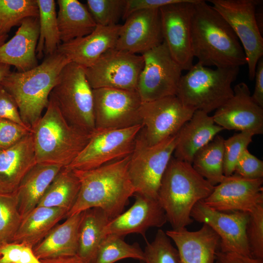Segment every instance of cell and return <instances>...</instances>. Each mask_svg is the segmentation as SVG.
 <instances>
[{
	"label": "cell",
	"instance_id": "6da1fadb",
	"mask_svg": "<svg viewBox=\"0 0 263 263\" xmlns=\"http://www.w3.org/2000/svg\"><path fill=\"white\" fill-rule=\"evenodd\" d=\"M193 56L201 65L216 68L246 64L237 37L223 17L204 0L194 3L191 19Z\"/></svg>",
	"mask_w": 263,
	"mask_h": 263
},
{
	"label": "cell",
	"instance_id": "7a4b0ae2",
	"mask_svg": "<svg viewBox=\"0 0 263 263\" xmlns=\"http://www.w3.org/2000/svg\"><path fill=\"white\" fill-rule=\"evenodd\" d=\"M130 155L94 169L72 170L80 189L66 218L93 207L102 209L110 219L122 213L135 194L128 173Z\"/></svg>",
	"mask_w": 263,
	"mask_h": 263
},
{
	"label": "cell",
	"instance_id": "3957f363",
	"mask_svg": "<svg viewBox=\"0 0 263 263\" xmlns=\"http://www.w3.org/2000/svg\"><path fill=\"white\" fill-rule=\"evenodd\" d=\"M70 62L56 51L32 69L10 72L1 83L16 101L22 121L27 127L31 129L41 117L60 72Z\"/></svg>",
	"mask_w": 263,
	"mask_h": 263
},
{
	"label": "cell",
	"instance_id": "277c9868",
	"mask_svg": "<svg viewBox=\"0 0 263 263\" xmlns=\"http://www.w3.org/2000/svg\"><path fill=\"white\" fill-rule=\"evenodd\" d=\"M214 188L191 164L172 157L162 177L157 200L172 229L186 228L191 224L194 206L207 198Z\"/></svg>",
	"mask_w": 263,
	"mask_h": 263
},
{
	"label": "cell",
	"instance_id": "5b68a950",
	"mask_svg": "<svg viewBox=\"0 0 263 263\" xmlns=\"http://www.w3.org/2000/svg\"><path fill=\"white\" fill-rule=\"evenodd\" d=\"M31 129L37 163L62 168L76 158L92 133L69 123L50 96L45 113Z\"/></svg>",
	"mask_w": 263,
	"mask_h": 263
},
{
	"label": "cell",
	"instance_id": "8992f818",
	"mask_svg": "<svg viewBox=\"0 0 263 263\" xmlns=\"http://www.w3.org/2000/svg\"><path fill=\"white\" fill-rule=\"evenodd\" d=\"M240 67L211 69L197 63L182 75L176 96L186 107L209 113L233 95L232 83Z\"/></svg>",
	"mask_w": 263,
	"mask_h": 263
},
{
	"label": "cell",
	"instance_id": "52a82bcc",
	"mask_svg": "<svg viewBox=\"0 0 263 263\" xmlns=\"http://www.w3.org/2000/svg\"><path fill=\"white\" fill-rule=\"evenodd\" d=\"M72 125L86 132L95 130L93 89L85 68L70 62L60 72L50 96Z\"/></svg>",
	"mask_w": 263,
	"mask_h": 263
},
{
	"label": "cell",
	"instance_id": "ba28073f",
	"mask_svg": "<svg viewBox=\"0 0 263 263\" xmlns=\"http://www.w3.org/2000/svg\"><path fill=\"white\" fill-rule=\"evenodd\" d=\"M176 141L177 133L159 144L149 146L138 134L128 165L135 194L157 199L161 182Z\"/></svg>",
	"mask_w": 263,
	"mask_h": 263
},
{
	"label": "cell",
	"instance_id": "9c48e42d",
	"mask_svg": "<svg viewBox=\"0 0 263 263\" xmlns=\"http://www.w3.org/2000/svg\"><path fill=\"white\" fill-rule=\"evenodd\" d=\"M213 8L226 21L244 51L248 76L254 78L259 60L263 56V38L257 25L255 12L261 0H210Z\"/></svg>",
	"mask_w": 263,
	"mask_h": 263
},
{
	"label": "cell",
	"instance_id": "30bf717a",
	"mask_svg": "<svg viewBox=\"0 0 263 263\" xmlns=\"http://www.w3.org/2000/svg\"><path fill=\"white\" fill-rule=\"evenodd\" d=\"M142 125L120 129H95L87 144L67 167L70 170L94 169L130 155Z\"/></svg>",
	"mask_w": 263,
	"mask_h": 263
},
{
	"label": "cell",
	"instance_id": "8fae6325",
	"mask_svg": "<svg viewBox=\"0 0 263 263\" xmlns=\"http://www.w3.org/2000/svg\"><path fill=\"white\" fill-rule=\"evenodd\" d=\"M144 66L136 91L142 102L176 95L182 70L164 42L141 54Z\"/></svg>",
	"mask_w": 263,
	"mask_h": 263
},
{
	"label": "cell",
	"instance_id": "7c38bea8",
	"mask_svg": "<svg viewBox=\"0 0 263 263\" xmlns=\"http://www.w3.org/2000/svg\"><path fill=\"white\" fill-rule=\"evenodd\" d=\"M144 66L142 55L111 49L92 66L85 68L93 89L112 88L136 91Z\"/></svg>",
	"mask_w": 263,
	"mask_h": 263
},
{
	"label": "cell",
	"instance_id": "4fadbf2b",
	"mask_svg": "<svg viewBox=\"0 0 263 263\" xmlns=\"http://www.w3.org/2000/svg\"><path fill=\"white\" fill-rule=\"evenodd\" d=\"M194 111L184 106L176 95L142 102L139 135L149 146L159 144L175 135Z\"/></svg>",
	"mask_w": 263,
	"mask_h": 263
},
{
	"label": "cell",
	"instance_id": "5bb4252c",
	"mask_svg": "<svg viewBox=\"0 0 263 263\" xmlns=\"http://www.w3.org/2000/svg\"><path fill=\"white\" fill-rule=\"evenodd\" d=\"M95 129H120L141 125L142 101L136 91L93 89Z\"/></svg>",
	"mask_w": 263,
	"mask_h": 263
},
{
	"label": "cell",
	"instance_id": "9a60e30c",
	"mask_svg": "<svg viewBox=\"0 0 263 263\" xmlns=\"http://www.w3.org/2000/svg\"><path fill=\"white\" fill-rule=\"evenodd\" d=\"M197 0H182L159 9L163 42L183 71L193 66L191 19Z\"/></svg>",
	"mask_w": 263,
	"mask_h": 263
},
{
	"label": "cell",
	"instance_id": "2e32d148",
	"mask_svg": "<svg viewBox=\"0 0 263 263\" xmlns=\"http://www.w3.org/2000/svg\"><path fill=\"white\" fill-rule=\"evenodd\" d=\"M190 216L207 225L217 234L220 238V251L252 257L246 234L249 213L220 211L200 201L194 206Z\"/></svg>",
	"mask_w": 263,
	"mask_h": 263
},
{
	"label": "cell",
	"instance_id": "e0dca14e",
	"mask_svg": "<svg viewBox=\"0 0 263 263\" xmlns=\"http://www.w3.org/2000/svg\"><path fill=\"white\" fill-rule=\"evenodd\" d=\"M263 178L247 179L235 173L225 176L203 201L220 211L250 213L263 204Z\"/></svg>",
	"mask_w": 263,
	"mask_h": 263
},
{
	"label": "cell",
	"instance_id": "ac0fdd59",
	"mask_svg": "<svg viewBox=\"0 0 263 263\" xmlns=\"http://www.w3.org/2000/svg\"><path fill=\"white\" fill-rule=\"evenodd\" d=\"M233 92V96L215 111L214 122L224 129L262 134L263 108L253 99L245 83L236 84Z\"/></svg>",
	"mask_w": 263,
	"mask_h": 263
},
{
	"label": "cell",
	"instance_id": "d6986e66",
	"mask_svg": "<svg viewBox=\"0 0 263 263\" xmlns=\"http://www.w3.org/2000/svg\"><path fill=\"white\" fill-rule=\"evenodd\" d=\"M163 42L159 9L131 14L121 25L114 48L141 54Z\"/></svg>",
	"mask_w": 263,
	"mask_h": 263
},
{
	"label": "cell",
	"instance_id": "ffe728a7",
	"mask_svg": "<svg viewBox=\"0 0 263 263\" xmlns=\"http://www.w3.org/2000/svg\"><path fill=\"white\" fill-rule=\"evenodd\" d=\"M135 200L127 210L111 219L105 226L104 236L120 237L132 233L145 237L150 227H160L167 222L165 212L157 199L134 194Z\"/></svg>",
	"mask_w": 263,
	"mask_h": 263
},
{
	"label": "cell",
	"instance_id": "44dd1931",
	"mask_svg": "<svg viewBox=\"0 0 263 263\" xmlns=\"http://www.w3.org/2000/svg\"><path fill=\"white\" fill-rule=\"evenodd\" d=\"M121 25H97L90 34L58 46V52L84 68L93 65L107 51L114 48Z\"/></svg>",
	"mask_w": 263,
	"mask_h": 263
},
{
	"label": "cell",
	"instance_id": "7402d4cb",
	"mask_svg": "<svg viewBox=\"0 0 263 263\" xmlns=\"http://www.w3.org/2000/svg\"><path fill=\"white\" fill-rule=\"evenodd\" d=\"M39 35L38 16L25 19L15 35L0 46V63L14 66L20 72L37 67Z\"/></svg>",
	"mask_w": 263,
	"mask_h": 263
},
{
	"label": "cell",
	"instance_id": "603a6c76",
	"mask_svg": "<svg viewBox=\"0 0 263 263\" xmlns=\"http://www.w3.org/2000/svg\"><path fill=\"white\" fill-rule=\"evenodd\" d=\"M166 233L176 246L179 263H214L220 238L207 225L203 224L195 231L183 228L167 230Z\"/></svg>",
	"mask_w": 263,
	"mask_h": 263
},
{
	"label": "cell",
	"instance_id": "cb8c5ba5",
	"mask_svg": "<svg viewBox=\"0 0 263 263\" xmlns=\"http://www.w3.org/2000/svg\"><path fill=\"white\" fill-rule=\"evenodd\" d=\"M37 163L31 132L15 145L0 151V193H15Z\"/></svg>",
	"mask_w": 263,
	"mask_h": 263
},
{
	"label": "cell",
	"instance_id": "d4e9b609",
	"mask_svg": "<svg viewBox=\"0 0 263 263\" xmlns=\"http://www.w3.org/2000/svg\"><path fill=\"white\" fill-rule=\"evenodd\" d=\"M223 130L214 122L212 116L202 111H195L177 133L174 158L192 164L196 153Z\"/></svg>",
	"mask_w": 263,
	"mask_h": 263
},
{
	"label": "cell",
	"instance_id": "484cf974",
	"mask_svg": "<svg viewBox=\"0 0 263 263\" xmlns=\"http://www.w3.org/2000/svg\"><path fill=\"white\" fill-rule=\"evenodd\" d=\"M82 212L67 217L62 224L56 225L47 235L33 248L39 260L76 255L78 231Z\"/></svg>",
	"mask_w": 263,
	"mask_h": 263
},
{
	"label": "cell",
	"instance_id": "4316f807",
	"mask_svg": "<svg viewBox=\"0 0 263 263\" xmlns=\"http://www.w3.org/2000/svg\"><path fill=\"white\" fill-rule=\"evenodd\" d=\"M63 168L37 163L26 174L15 192L19 211L22 218L34 208Z\"/></svg>",
	"mask_w": 263,
	"mask_h": 263
},
{
	"label": "cell",
	"instance_id": "83f0119b",
	"mask_svg": "<svg viewBox=\"0 0 263 263\" xmlns=\"http://www.w3.org/2000/svg\"><path fill=\"white\" fill-rule=\"evenodd\" d=\"M68 211L61 208L37 206L22 219L11 242L33 248L40 242Z\"/></svg>",
	"mask_w": 263,
	"mask_h": 263
},
{
	"label": "cell",
	"instance_id": "f1b7e54d",
	"mask_svg": "<svg viewBox=\"0 0 263 263\" xmlns=\"http://www.w3.org/2000/svg\"><path fill=\"white\" fill-rule=\"evenodd\" d=\"M57 21L61 43L87 36L97 25L86 6L77 0H58Z\"/></svg>",
	"mask_w": 263,
	"mask_h": 263
},
{
	"label": "cell",
	"instance_id": "f546056e",
	"mask_svg": "<svg viewBox=\"0 0 263 263\" xmlns=\"http://www.w3.org/2000/svg\"><path fill=\"white\" fill-rule=\"evenodd\" d=\"M111 219L101 208L93 207L82 212L78 231L76 256L84 263H94L103 230Z\"/></svg>",
	"mask_w": 263,
	"mask_h": 263
},
{
	"label": "cell",
	"instance_id": "4dcf8cb0",
	"mask_svg": "<svg viewBox=\"0 0 263 263\" xmlns=\"http://www.w3.org/2000/svg\"><path fill=\"white\" fill-rule=\"evenodd\" d=\"M79 189V181L73 170L63 168L50 184L37 206L61 208L69 212L76 201Z\"/></svg>",
	"mask_w": 263,
	"mask_h": 263
},
{
	"label": "cell",
	"instance_id": "1f68e13d",
	"mask_svg": "<svg viewBox=\"0 0 263 263\" xmlns=\"http://www.w3.org/2000/svg\"><path fill=\"white\" fill-rule=\"evenodd\" d=\"M224 140L223 137L217 135L196 153L191 164L198 173L214 186L220 183L225 177Z\"/></svg>",
	"mask_w": 263,
	"mask_h": 263
},
{
	"label": "cell",
	"instance_id": "d6a6232c",
	"mask_svg": "<svg viewBox=\"0 0 263 263\" xmlns=\"http://www.w3.org/2000/svg\"><path fill=\"white\" fill-rule=\"evenodd\" d=\"M38 8L39 35L36 48L37 58L56 53L61 43L54 0H36Z\"/></svg>",
	"mask_w": 263,
	"mask_h": 263
},
{
	"label": "cell",
	"instance_id": "836d02e7",
	"mask_svg": "<svg viewBox=\"0 0 263 263\" xmlns=\"http://www.w3.org/2000/svg\"><path fill=\"white\" fill-rule=\"evenodd\" d=\"M127 258L142 261L144 251L136 243L129 244L122 237L108 234L100 244L94 263H114Z\"/></svg>",
	"mask_w": 263,
	"mask_h": 263
},
{
	"label": "cell",
	"instance_id": "e575fe53",
	"mask_svg": "<svg viewBox=\"0 0 263 263\" xmlns=\"http://www.w3.org/2000/svg\"><path fill=\"white\" fill-rule=\"evenodd\" d=\"M38 16L36 0H0V36L7 35L25 19Z\"/></svg>",
	"mask_w": 263,
	"mask_h": 263
},
{
	"label": "cell",
	"instance_id": "d590c367",
	"mask_svg": "<svg viewBox=\"0 0 263 263\" xmlns=\"http://www.w3.org/2000/svg\"><path fill=\"white\" fill-rule=\"evenodd\" d=\"M21 220L16 193H0V246L11 242Z\"/></svg>",
	"mask_w": 263,
	"mask_h": 263
},
{
	"label": "cell",
	"instance_id": "8d00e7d4",
	"mask_svg": "<svg viewBox=\"0 0 263 263\" xmlns=\"http://www.w3.org/2000/svg\"><path fill=\"white\" fill-rule=\"evenodd\" d=\"M144 251V258L140 263H179L176 248L162 229H159L150 243H147Z\"/></svg>",
	"mask_w": 263,
	"mask_h": 263
},
{
	"label": "cell",
	"instance_id": "74e56055",
	"mask_svg": "<svg viewBox=\"0 0 263 263\" xmlns=\"http://www.w3.org/2000/svg\"><path fill=\"white\" fill-rule=\"evenodd\" d=\"M87 7L97 25L118 24L123 18L126 0H87Z\"/></svg>",
	"mask_w": 263,
	"mask_h": 263
},
{
	"label": "cell",
	"instance_id": "f35d334b",
	"mask_svg": "<svg viewBox=\"0 0 263 263\" xmlns=\"http://www.w3.org/2000/svg\"><path fill=\"white\" fill-rule=\"evenodd\" d=\"M254 135L250 132H241L224 140V173L225 176L234 174L236 164L243 152L252 141Z\"/></svg>",
	"mask_w": 263,
	"mask_h": 263
},
{
	"label": "cell",
	"instance_id": "ab89813d",
	"mask_svg": "<svg viewBox=\"0 0 263 263\" xmlns=\"http://www.w3.org/2000/svg\"><path fill=\"white\" fill-rule=\"evenodd\" d=\"M246 234L252 257L263 260V204L249 213Z\"/></svg>",
	"mask_w": 263,
	"mask_h": 263
},
{
	"label": "cell",
	"instance_id": "60d3db41",
	"mask_svg": "<svg viewBox=\"0 0 263 263\" xmlns=\"http://www.w3.org/2000/svg\"><path fill=\"white\" fill-rule=\"evenodd\" d=\"M0 263H42L26 245L10 242L0 246Z\"/></svg>",
	"mask_w": 263,
	"mask_h": 263
},
{
	"label": "cell",
	"instance_id": "b9f144b4",
	"mask_svg": "<svg viewBox=\"0 0 263 263\" xmlns=\"http://www.w3.org/2000/svg\"><path fill=\"white\" fill-rule=\"evenodd\" d=\"M31 129L7 119H0V151L15 145Z\"/></svg>",
	"mask_w": 263,
	"mask_h": 263
},
{
	"label": "cell",
	"instance_id": "7bdbcfd3",
	"mask_svg": "<svg viewBox=\"0 0 263 263\" xmlns=\"http://www.w3.org/2000/svg\"><path fill=\"white\" fill-rule=\"evenodd\" d=\"M234 173L247 179H262L263 177V161L246 149L240 157Z\"/></svg>",
	"mask_w": 263,
	"mask_h": 263
},
{
	"label": "cell",
	"instance_id": "ee69618b",
	"mask_svg": "<svg viewBox=\"0 0 263 263\" xmlns=\"http://www.w3.org/2000/svg\"><path fill=\"white\" fill-rule=\"evenodd\" d=\"M0 119L9 120L27 127L22 121L18 105L14 98L1 85H0Z\"/></svg>",
	"mask_w": 263,
	"mask_h": 263
},
{
	"label": "cell",
	"instance_id": "f6af8a7d",
	"mask_svg": "<svg viewBox=\"0 0 263 263\" xmlns=\"http://www.w3.org/2000/svg\"><path fill=\"white\" fill-rule=\"evenodd\" d=\"M182 0H126L123 19H125L131 14L136 11L160 9L169 4L179 2Z\"/></svg>",
	"mask_w": 263,
	"mask_h": 263
},
{
	"label": "cell",
	"instance_id": "bcb514c9",
	"mask_svg": "<svg viewBox=\"0 0 263 263\" xmlns=\"http://www.w3.org/2000/svg\"><path fill=\"white\" fill-rule=\"evenodd\" d=\"M215 261V263H263V259L220 250H218L216 253Z\"/></svg>",
	"mask_w": 263,
	"mask_h": 263
},
{
	"label": "cell",
	"instance_id": "7dc6e473",
	"mask_svg": "<svg viewBox=\"0 0 263 263\" xmlns=\"http://www.w3.org/2000/svg\"><path fill=\"white\" fill-rule=\"evenodd\" d=\"M254 79L255 80V89L251 96L254 101L263 108V57L261 58L257 63Z\"/></svg>",
	"mask_w": 263,
	"mask_h": 263
},
{
	"label": "cell",
	"instance_id": "c3c4849f",
	"mask_svg": "<svg viewBox=\"0 0 263 263\" xmlns=\"http://www.w3.org/2000/svg\"><path fill=\"white\" fill-rule=\"evenodd\" d=\"M42 263H84L76 255L41 260Z\"/></svg>",
	"mask_w": 263,
	"mask_h": 263
},
{
	"label": "cell",
	"instance_id": "681fc988",
	"mask_svg": "<svg viewBox=\"0 0 263 263\" xmlns=\"http://www.w3.org/2000/svg\"><path fill=\"white\" fill-rule=\"evenodd\" d=\"M10 65L0 63V85L3 80L10 73Z\"/></svg>",
	"mask_w": 263,
	"mask_h": 263
},
{
	"label": "cell",
	"instance_id": "f907efd6",
	"mask_svg": "<svg viewBox=\"0 0 263 263\" xmlns=\"http://www.w3.org/2000/svg\"><path fill=\"white\" fill-rule=\"evenodd\" d=\"M7 37L8 35L0 36V46L5 42V40H6Z\"/></svg>",
	"mask_w": 263,
	"mask_h": 263
}]
</instances>
